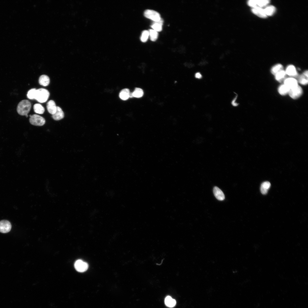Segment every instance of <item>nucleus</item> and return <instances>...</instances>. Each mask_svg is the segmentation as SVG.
Returning <instances> with one entry per match:
<instances>
[{
	"mask_svg": "<svg viewBox=\"0 0 308 308\" xmlns=\"http://www.w3.org/2000/svg\"><path fill=\"white\" fill-rule=\"evenodd\" d=\"M31 105L30 102L27 100L21 101L18 104L17 107V111L20 115L28 117L27 114L30 112Z\"/></svg>",
	"mask_w": 308,
	"mask_h": 308,
	"instance_id": "f257e3e1",
	"label": "nucleus"
},
{
	"mask_svg": "<svg viewBox=\"0 0 308 308\" xmlns=\"http://www.w3.org/2000/svg\"><path fill=\"white\" fill-rule=\"evenodd\" d=\"M49 95V92L47 90L40 88L37 90L35 99L40 103H44L47 100Z\"/></svg>",
	"mask_w": 308,
	"mask_h": 308,
	"instance_id": "f03ea898",
	"label": "nucleus"
},
{
	"mask_svg": "<svg viewBox=\"0 0 308 308\" xmlns=\"http://www.w3.org/2000/svg\"><path fill=\"white\" fill-rule=\"evenodd\" d=\"M29 121L31 124L37 126H42L45 123V120L44 117L37 114H34L30 116Z\"/></svg>",
	"mask_w": 308,
	"mask_h": 308,
	"instance_id": "7ed1b4c3",
	"label": "nucleus"
},
{
	"mask_svg": "<svg viewBox=\"0 0 308 308\" xmlns=\"http://www.w3.org/2000/svg\"><path fill=\"white\" fill-rule=\"evenodd\" d=\"M144 15L146 18L150 19L154 22L158 21L161 18L159 13L152 10H146L144 12Z\"/></svg>",
	"mask_w": 308,
	"mask_h": 308,
	"instance_id": "20e7f679",
	"label": "nucleus"
},
{
	"mask_svg": "<svg viewBox=\"0 0 308 308\" xmlns=\"http://www.w3.org/2000/svg\"><path fill=\"white\" fill-rule=\"evenodd\" d=\"M302 93V88L298 85L294 88L290 89L288 94L291 98L295 99L299 97Z\"/></svg>",
	"mask_w": 308,
	"mask_h": 308,
	"instance_id": "39448f33",
	"label": "nucleus"
},
{
	"mask_svg": "<svg viewBox=\"0 0 308 308\" xmlns=\"http://www.w3.org/2000/svg\"><path fill=\"white\" fill-rule=\"evenodd\" d=\"M74 267L75 269L80 272H83L86 271L88 267V264L83 260H78L75 262Z\"/></svg>",
	"mask_w": 308,
	"mask_h": 308,
	"instance_id": "423d86ee",
	"label": "nucleus"
},
{
	"mask_svg": "<svg viewBox=\"0 0 308 308\" xmlns=\"http://www.w3.org/2000/svg\"><path fill=\"white\" fill-rule=\"evenodd\" d=\"M11 225L10 222L8 220H3L0 221V232L2 233H7L11 230Z\"/></svg>",
	"mask_w": 308,
	"mask_h": 308,
	"instance_id": "0eeeda50",
	"label": "nucleus"
},
{
	"mask_svg": "<svg viewBox=\"0 0 308 308\" xmlns=\"http://www.w3.org/2000/svg\"><path fill=\"white\" fill-rule=\"evenodd\" d=\"M298 81L293 78H289L285 79L284 83L290 89L294 88L298 86Z\"/></svg>",
	"mask_w": 308,
	"mask_h": 308,
	"instance_id": "6e6552de",
	"label": "nucleus"
},
{
	"mask_svg": "<svg viewBox=\"0 0 308 308\" xmlns=\"http://www.w3.org/2000/svg\"><path fill=\"white\" fill-rule=\"evenodd\" d=\"M251 11L254 14L260 17L265 18L267 17L265 13L264 9L262 8L259 7L253 8H252Z\"/></svg>",
	"mask_w": 308,
	"mask_h": 308,
	"instance_id": "1a4fd4ad",
	"label": "nucleus"
},
{
	"mask_svg": "<svg viewBox=\"0 0 308 308\" xmlns=\"http://www.w3.org/2000/svg\"><path fill=\"white\" fill-rule=\"evenodd\" d=\"M53 119L56 121L60 120L64 117V113L62 109L58 106H57L55 113L52 115Z\"/></svg>",
	"mask_w": 308,
	"mask_h": 308,
	"instance_id": "9d476101",
	"label": "nucleus"
},
{
	"mask_svg": "<svg viewBox=\"0 0 308 308\" xmlns=\"http://www.w3.org/2000/svg\"><path fill=\"white\" fill-rule=\"evenodd\" d=\"M46 108L48 112L52 115L56 112L57 106L55 102L53 100H49L47 103Z\"/></svg>",
	"mask_w": 308,
	"mask_h": 308,
	"instance_id": "9b49d317",
	"label": "nucleus"
},
{
	"mask_svg": "<svg viewBox=\"0 0 308 308\" xmlns=\"http://www.w3.org/2000/svg\"><path fill=\"white\" fill-rule=\"evenodd\" d=\"M214 195L218 200L222 201L225 198L224 195L222 191L218 187H215L213 189Z\"/></svg>",
	"mask_w": 308,
	"mask_h": 308,
	"instance_id": "f8f14e48",
	"label": "nucleus"
},
{
	"mask_svg": "<svg viewBox=\"0 0 308 308\" xmlns=\"http://www.w3.org/2000/svg\"><path fill=\"white\" fill-rule=\"evenodd\" d=\"M285 71L286 74L290 76L295 77L298 75L295 67L292 65L288 66Z\"/></svg>",
	"mask_w": 308,
	"mask_h": 308,
	"instance_id": "ddd939ff",
	"label": "nucleus"
},
{
	"mask_svg": "<svg viewBox=\"0 0 308 308\" xmlns=\"http://www.w3.org/2000/svg\"><path fill=\"white\" fill-rule=\"evenodd\" d=\"M163 21L161 18V19L158 21H153L151 27L153 29L158 32L161 31L162 29V25H163Z\"/></svg>",
	"mask_w": 308,
	"mask_h": 308,
	"instance_id": "4468645a",
	"label": "nucleus"
},
{
	"mask_svg": "<svg viewBox=\"0 0 308 308\" xmlns=\"http://www.w3.org/2000/svg\"><path fill=\"white\" fill-rule=\"evenodd\" d=\"M308 70L305 71L303 73L299 76L298 81L300 84L303 85H306L308 82Z\"/></svg>",
	"mask_w": 308,
	"mask_h": 308,
	"instance_id": "2eb2a0df",
	"label": "nucleus"
},
{
	"mask_svg": "<svg viewBox=\"0 0 308 308\" xmlns=\"http://www.w3.org/2000/svg\"><path fill=\"white\" fill-rule=\"evenodd\" d=\"M38 81L40 85L46 86L48 85L50 80L48 76L46 75H42L40 77Z\"/></svg>",
	"mask_w": 308,
	"mask_h": 308,
	"instance_id": "dca6fc26",
	"label": "nucleus"
},
{
	"mask_svg": "<svg viewBox=\"0 0 308 308\" xmlns=\"http://www.w3.org/2000/svg\"><path fill=\"white\" fill-rule=\"evenodd\" d=\"M271 186V184L268 181H265L263 183L261 186L260 191L263 194H266Z\"/></svg>",
	"mask_w": 308,
	"mask_h": 308,
	"instance_id": "f3484780",
	"label": "nucleus"
},
{
	"mask_svg": "<svg viewBox=\"0 0 308 308\" xmlns=\"http://www.w3.org/2000/svg\"><path fill=\"white\" fill-rule=\"evenodd\" d=\"M266 15L268 16H271L275 13L276 8L273 5L267 6L264 9Z\"/></svg>",
	"mask_w": 308,
	"mask_h": 308,
	"instance_id": "a211bd4d",
	"label": "nucleus"
},
{
	"mask_svg": "<svg viewBox=\"0 0 308 308\" xmlns=\"http://www.w3.org/2000/svg\"><path fill=\"white\" fill-rule=\"evenodd\" d=\"M130 92L129 89L125 88L122 90L119 94L120 98L123 100H126L129 98Z\"/></svg>",
	"mask_w": 308,
	"mask_h": 308,
	"instance_id": "6ab92c4d",
	"label": "nucleus"
},
{
	"mask_svg": "<svg viewBox=\"0 0 308 308\" xmlns=\"http://www.w3.org/2000/svg\"><path fill=\"white\" fill-rule=\"evenodd\" d=\"M165 303L167 306L170 307H174L176 304L175 300L169 296H167L165 298Z\"/></svg>",
	"mask_w": 308,
	"mask_h": 308,
	"instance_id": "aec40b11",
	"label": "nucleus"
},
{
	"mask_svg": "<svg viewBox=\"0 0 308 308\" xmlns=\"http://www.w3.org/2000/svg\"><path fill=\"white\" fill-rule=\"evenodd\" d=\"M290 89L284 84L281 85L278 88V92L281 95L284 96L288 94Z\"/></svg>",
	"mask_w": 308,
	"mask_h": 308,
	"instance_id": "412c9836",
	"label": "nucleus"
},
{
	"mask_svg": "<svg viewBox=\"0 0 308 308\" xmlns=\"http://www.w3.org/2000/svg\"><path fill=\"white\" fill-rule=\"evenodd\" d=\"M34 110L35 113L39 114H43L45 111L44 107L39 104H36L33 106Z\"/></svg>",
	"mask_w": 308,
	"mask_h": 308,
	"instance_id": "4be33fe9",
	"label": "nucleus"
},
{
	"mask_svg": "<svg viewBox=\"0 0 308 308\" xmlns=\"http://www.w3.org/2000/svg\"><path fill=\"white\" fill-rule=\"evenodd\" d=\"M286 74L285 71L283 70L276 73L275 75V78L277 81L281 82L285 78Z\"/></svg>",
	"mask_w": 308,
	"mask_h": 308,
	"instance_id": "5701e85b",
	"label": "nucleus"
},
{
	"mask_svg": "<svg viewBox=\"0 0 308 308\" xmlns=\"http://www.w3.org/2000/svg\"><path fill=\"white\" fill-rule=\"evenodd\" d=\"M283 70V66L281 64H278L274 66L271 68V73L275 75L280 71Z\"/></svg>",
	"mask_w": 308,
	"mask_h": 308,
	"instance_id": "b1692460",
	"label": "nucleus"
},
{
	"mask_svg": "<svg viewBox=\"0 0 308 308\" xmlns=\"http://www.w3.org/2000/svg\"><path fill=\"white\" fill-rule=\"evenodd\" d=\"M148 31L150 40L152 41H155L158 38V32L153 29H150Z\"/></svg>",
	"mask_w": 308,
	"mask_h": 308,
	"instance_id": "393cba45",
	"label": "nucleus"
},
{
	"mask_svg": "<svg viewBox=\"0 0 308 308\" xmlns=\"http://www.w3.org/2000/svg\"><path fill=\"white\" fill-rule=\"evenodd\" d=\"M143 90L139 88H136L132 92L133 96L135 98H139L142 97L143 95Z\"/></svg>",
	"mask_w": 308,
	"mask_h": 308,
	"instance_id": "a878e982",
	"label": "nucleus"
},
{
	"mask_svg": "<svg viewBox=\"0 0 308 308\" xmlns=\"http://www.w3.org/2000/svg\"><path fill=\"white\" fill-rule=\"evenodd\" d=\"M268 0H256V7L262 8L265 7L270 3Z\"/></svg>",
	"mask_w": 308,
	"mask_h": 308,
	"instance_id": "bb28decb",
	"label": "nucleus"
},
{
	"mask_svg": "<svg viewBox=\"0 0 308 308\" xmlns=\"http://www.w3.org/2000/svg\"><path fill=\"white\" fill-rule=\"evenodd\" d=\"M37 90L35 88L31 89L29 90L27 92V97L28 98L30 99H35Z\"/></svg>",
	"mask_w": 308,
	"mask_h": 308,
	"instance_id": "cd10ccee",
	"label": "nucleus"
},
{
	"mask_svg": "<svg viewBox=\"0 0 308 308\" xmlns=\"http://www.w3.org/2000/svg\"><path fill=\"white\" fill-rule=\"evenodd\" d=\"M149 36V31L146 30H144L142 33L140 39L141 42H145L147 41Z\"/></svg>",
	"mask_w": 308,
	"mask_h": 308,
	"instance_id": "c85d7f7f",
	"label": "nucleus"
},
{
	"mask_svg": "<svg viewBox=\"0 0 308 308\" xmlns=\"http://www.w3.org/2000/svg\"><path fill=\"white\" fill-rule=\"evenodd\" d=\"M248 5L252 8L256 7V0H249L247 2Z\"/></svg>",
	"mask_w": 308,
	"mask_h": 308,
	"instance_id": "c756f323",
	"label": "nucleus"
},
{
	"mask_svg": "<svg viewBox=\"0 0 308 308\" xmlns=\"http://www.w3.org/2000/svg\"><path fill=\"white\" fill-rule=\"evenodd\" d=\"M195 78H197L200 79L202 78V76L200 72L196 73L195 75Z\"/></svg>",
	"mask_w": 308,
	"mask_h": 308,
	"instance_id": "7c9ffc66",
	"label": "nucleus"
}]
</instances>
